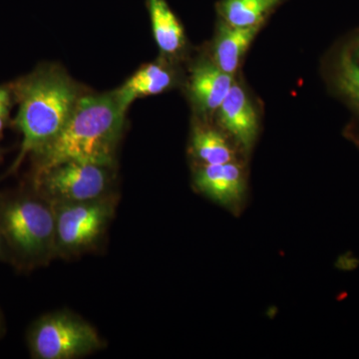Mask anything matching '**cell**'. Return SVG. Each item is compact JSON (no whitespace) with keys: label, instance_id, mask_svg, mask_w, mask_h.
<instances>
[{"label":"cell","instance_id":"obj_1","mask_svg":"<svg viewBox=\"0 0 359 359\" xmlns=\"http://www.w3.org/2000/svg\"><path fill=\"white\" fill-rule=\"evenodd\" d=\"M126 111L115 92L78 99L67 124L43 150L33 156L34 177L66 162L113 167Z\"/></svg>","mask_w":359,"mask_h":359},{"label":"cell","instance_id":"obj_2","mask_svg":"<svg viewBox=\"0 0 359 359\" xmlns=\"http://www.w3.org/2000/svg\"><path fill=\"white\" fill-rule=\"evenodd\" d=\"M13 89L18 102L14 125L22 141L9 173H15L26 158L36 155L60 134L79 99L70 78L54 67L39 68Z\"/></svg>","mask_w":359,"mask_h":359},{"label":"cell","instance_id":"obj_3","mask_svg":"<svg viewBox=\"0 0 359 359\" xmlns=\"http://www.w3.org/2000/svg\"><path fill=\"white\" fill-rule=\"evenodd\" d=\"M0 231L18 268L46 266L56 257L54 207L34 189L0 195Z\"/></svg>","mask_w":359,"mask_h":359},{"label":"cell","instance_id":"obj_4","mask_svg":"<svg viewBox=\"0 0 359 359\" xmlns=\"http://www.w3.org/2000/svg\"><path fill=\"white\" fill-rule=\"evenodd\" d=\"M27 346L35 359H75L100 351L102 337L95 327L67 311L44 314L27 332Z\"/></svg>","mask_w":359,"mask_h":359},{"label":"cell","instance_id":"obj_5","mask_svg":"<svg viewBox=\"0 0 359 359\" xmlns=\"http://www.w3.org/2000/svg\"><path fill=\"white\" fill-rule=\"evenodd\" d=\"M55 212L56 257L78 256L98 244L115 212L113 195L85 202L52 204Z\"/></svg>","mask_w":359,"mask_h":359},{"label":"cell","instance_id":"obj_6","mask_svg":"<svg viewBox=\"0 0 359 359\" xmlns=\"http://www.w3.org/2000/svg\"><path fill=\"white\" fill-rule=\"evenodd\" d=\"M112 168L88 162H66L33 178V189L51 204L85 202L110 195Z\"/></svg>","mask_w":359,"mask_h":359},{"label":"cell","instance_id":"obj_7","mask_svg":"<svg viewBox=\"0 0 359 359\" xmlns=\"http://www.w3.org/2000/svg\"><path fill=\"white\" fill-rule=\"evenodd\" d=\"M328 79L335 93L355 115L347 134L359 146V30L342 40L332 51Z\"/></svg>","mask_w":359,"mask_h":359},{"label":"cell","instance_id":"obj_8","mask_svg":"<svg viewBox=\"0 0 359 359\" xmlns=\"http://www.w3.org/2000/svg\"><path fill=\"white\" fill-rule=\"evenodd\" d=\"M195 188L205 197L231 212L242 211L247 197L244 167L237 162L198 166L194 175Z\"/></svg>","mask_w":359,"mask_h":359},{"label":"cell","instance_id":"obj_9","mask_svg":"<svg viewBox=\"0 0 359 359\" xmlns=\"http://www.w3.org/2000/svg\"><path fill=\"white\" fill-rule=\"evenodd\" d=\"M219 125L238 145L249 151L257 139L259 121L254 104L244 89L233 84L218 109Z\"/></svg>","mask_w":359,"mask_h":359},{"label":"cell","instance_id":"obj_10","mask_svg":"<svg viewBox=\"0 0 359 359\" xmlns=\"http://www.w3.org/2000/svg\"><path fill=\"white\" fill-rule=\"evenodd\" d=\"M235 84L233 75L224 72L214 61H201L191 72V98L203 113L218 111L224 98Z\"/></svg>","mask_w":359,"mask_h":359},{"label":"cell","instance_id":"obj_11","mask_svg":"<svg viewBox=\"0 0 359 359\" xmlns=\"http://www.w3.org/2000/svg\"><path fill=\"white\" fill-rule=\"evenodd\" d=\"M174 82L173 72L167 65L150 63L141 67L114 92L118 102L127 111L136 99L163 93L172 88Z\"/></svg>","mask_w":359,"mask_h":359},{"label":"cell","instance_id":"obj_12","mask_svg":"<svg viewBox=\"0 0 359 359\" xmlns=\"http://www.w3.org/2000/svg\"><path fill=\"white\" fill-rule=\"evenodd\" d=\"M259 28H238L219 21L212 47V61L224 72L233 75Z\"/></svg>","mask_w":359,"mask_h":359},{"label":"cell","instance_id":"obj_13","mask_svg":"<svg viewBox=\"0 0 359 359\" xmlns=\"http://www.w3.org/2000/svg\"><path fill=\"white\" fill-rule=\"evenodd\" d=\"M153 34L160 51L166 56H176L186 45L185 32L166 0H147Z\"/></svg>","mask_w":359,"mask_h":359},{"label":"cell","instance_id":"obj_14","mask_svg":"<svg viewBox=\"0 0 359 359\" xmlns=\"http://www.w3.org/2000/svg\"><path fill=\"white\" fill-rule=\"evenodd\" d=\"M287 0H219L222 22L238 28H261L266 18Z\"/></svg>","mask_w":359,"mask_h":359},{"label":"cell","instance_id":"obj_15","mask_svg":"<svg viewBox=\"0 0 359 359\" xmlns=\"http://www.w3.org/2000/svg\"><path fill=\"white\" fill-rule=\"evenodd\" d=\"M191 152L193 157L204 165L226 164L237 162L238 153L223 132L211 127H197L191 139Z\"/></svg>","mask_w":359,"mask_h":359},{"label":"cell","instance_id":"obj_16","mask_svg":"<svg viewBox=\"0 0 359 359\" xmlns=\"http://www.w3.org/2000/svg\"><path fill=\"white\" fill-rule=\"evenodd\" d=\"M13 98V87L0 85V137L8 123Z\"/></svg>","mask_w":359,"mask_h":359},{"label":"cell","instance_id":"obj_17","mask_svg":"<svg viewBox=\"0 0 359 359\" xmlns=\"http://www.w3.org/2000/svg\"><path fill=\"white\" fill-rule=\"evenodd\" d=\"M0 261H9L8 250H7L6 242L2 237L1 231H0Z\"/></svg>","mask_w":359,"mask_h":359},{"label":"cell","instance_id":"obj_18","mask_svg":"<svg viewBox=\"0 0 359 359\" xmlns=\"http://www.w3.org/2000/svg\"><path fill=\"white\" fill-rule=\"evenodd\" d=\"M2 332V318L1 316H0V334H1Z\"/></svg>","mask_w":359,"mask_h":359},{"label":"cell","instance_id":"obj_19","mask_svg":"<svg viewBox=\"0 0 359 359\" xmlns=\"http://www.w3.org/2000/svg\"><path fill=\"white\" fill-rule=\"evenodd\" d=\"M0 155H1V154H0Z\"/></svg>","mask_w":359,"mask_h":359}]
</instances>
